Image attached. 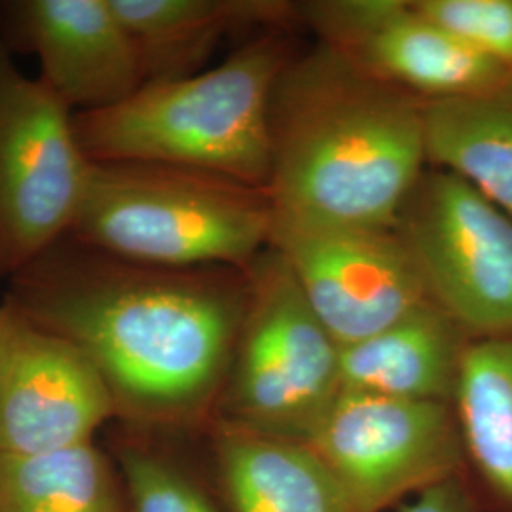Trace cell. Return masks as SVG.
Segmentation results:
<instances>
[{
  "label": "cell",
  "mask_w": 512,
  "mask_h": 512,
  "mask_svg": "<svg viewBox=\"0 0 512 512\" xmlns=\"http://www.w3.org/2000/svg\"><path fill=\"white\" fill-rule=\"evenodd\" d=\"M4 302L82 349L118 412L186 425L217 414L249 275L137 262L67 236L8 279Z\"/></svg>",
  "instance_id": "6da1fadb"
},
{
  "label": "cell",
  "mask_w": 512,
  "mask_h": 512,
  "mask_svg": "<svg viewBox=\"0 0 512 512\" xmlns=\"http://www.w3.org/2000/svg\"><path fill=\"white\" fill-rule=\"evenodd\" d=\"M275 219L393 230L425 173L421 99L327 46L291 59L270 107Z\"/></svg>",
  "instance_id": "7a4b0ae2"
},
{
  "label": "cell",
  "mask_w": 512,
  "mask_h": 512,
  "mask_svg": "<svg viewBox=\"0 0 512 512\" xmlns=\"http://www.w3.org/2000/svg\"><path fill=\"white\" fill-rule=\"evenodd\" d=\"M291 59L287 40L268 31L213 69L147 82L112 109L74 114L80 147L92 162L181 165L266 190L272 95Z\"/></svg>",
  "instance_id": "3957f363"
},
{
  "label": "cell",
  "mask_w": 512,
  "mask_h": 512,
  "mask_svg": "<svg viewBox=\"0 0 512 512\" xmlns=\"http://www.w3.org/2000/svg\"><path fill=\"white\" fill-rule=\"evenodd\" d=\"M272 222L264 188L181 165L92 162L69 236L156 266L247 272Z\"/></svg>",
  "instance_id": "277c9868"
},
{
  "label": "cell",
  "mask_w": 512,
  "mask_h": 512,
  "mask_svg": "<svg viewBox=\"0 0 512 512\" xmlns=\"http://www.w3.org/2000/svg\"><path fill=\"white\" fill-rule=\"evenodd\" d=\"M247 275V311L213 421L308 442L344 391L342 348L274 247L268 245Z\"/></svg>",
  "instance_id": "5b68a950"
},
{
  "label": "cell",
  "mask_w": 512,
  "mask_h": 512,
  "mask_svg": "<svg viewBox=\"0 0 512 512\" xmlns=\"http://www.w3.org/2000/svg\"><path fill=\"white\" fill-rule=\"evenodd\" d=\"M90 167L73 110L0 38V279L69 236Z\"/></svg>",
  "instance_id": "8992f818"
},
{
  "label": "cell",
  "mask_w": 512,
  "mask_h": 512,
  "mask_svg": "<svg viewBox=\"0 0 512 512\" xmlns=\"http://www.w3.org/2000/svg\"><path fill=\"white\" fill-rule=\"evenodd\" d=\"M393 232L429 300L471 342L512 336V215L456 175L431 167Z\"/></svg>",
  "instance_id": "52a82bcc"
},
{
  "label": "cell",
  "mask_w": 512,
  "mask_h": 512,
  "mask_svg": "<svg viewBox=\"0 0 512 512\" xmlns=\"http://www.w3.org/2000/svg\"><path fill=\"white\" fill-rule=\"evenodd\" d=\"M359 512H385L465 475L454 403L344 389L306 442Z\"/></svg>",
  "instance_id": "ba28073f"
},
{
  "label": "cell",
  "mask_w": 512,
  "mask_h": 512,
  "mask_svg": "<svg viewBox=\"0 0 512 512\" xmlns=\"http://www.w3.org/2000/svg\"><path fill=\"white\" fill-rule=\"evenodd\" d=\"M270 247L287 262L311 310L340 348L431 302L393 230L272 222Z\"/></svg>",
  "instance_id": "9c48e42d"
},
{
  "label": "cell",
  "mask_w": 512,
  "mask_h": 512,
  "mask_svg": "<svg viewBox=\"0 0 512 512\" xmlns=\"http://www.w3.org/2000/svg\"><path fill=\"white\" fill-rule=\"evenodd\" d=\"M296 14L321 44L357 69L421 101L486 92L512 73L425 18L414 0H315Z\"/></svg>",
  "instance_id": "30bf717a"
},
{
  "label": "cell",
  "mask_w": 512,
  "mask_h": 512,
  "mask_svg": "<svg viewBox=\"0 0 512 512\" xmlns=\"http://www.w3.org/2000/svg\"><path fill=\"white\" fill-rule=\"evenodd\" d=\"M114 414L109 385L82 349L0 304V454L90 442Z\"/></svg>",
  "instance_id": "8fae6325"
},
{
  "label": "cell",
  "mask_w": 512,
  "mask_h": 512,
  "mask_svg": "<svg viewBox=\"0 0 512 512\" xmlns=\"http://www.w3.org/2000/svg\"><path fill=\"white\" fill-rule=\"evenodd\" d=\"M0 38L37 57L38 78L74 114L112 109L145 84L110 0H4Z\"/></svg>",
  "instance_id": "7c38bea8"
},
{
  "label": "cell",
  "mask_w": 512,
  "mask_h": 512,
  "mask_svg": "<svg viewBox=\"0 0 512 512\" xmlns=\"http://www.w3.org/2000/svg\"><path fill=\"white\" fill-rule=\"evenodd\" d=\"M110 4L133 40L145 84L202 73L226 35L275 27L296 14V4L277 0H110Z\"/></svg>",
  "instance_id": "4fadbf2b"
},
{
  "label": "cell",
  "mask_w": 512,
  "mask_h": 512,
  "mask_svg": "<svg viewBox=\"0 0 512 512\" xmlns=\"http://www.w3.org/2000/svg\"><path fill=\"white\" fill-rule=\"evenodd\" d=\"M471 340L433 302L342 348V387L410 401L454 403Z\"/></svg>",
  "instance_id": "5bb4252c"
},
{
  "label": "cell",
  "mask_w": 512,
  "mask_h": 512,
  "mask_svg": "<svg viewBox=\"0 0 512 512\" xmlns=\"http://www.w3.org/2000/svg\"><path fill=\"white\" fill-rule=\"evenodd\" d=\"M220 486L230 512H359L306 442L213 421Z\"/></svg>",
  "instance_id": "9a60e30c"
},
{
  "label": "cell",
  "mask_w": 512,
  "mask_h": 512,
  "mask_svg": "<svg viewBox=\"0 0 512 512\" xmlns=\"http://www.w3.org/2000/svg\"><path fill=\"white\" fill-rule=\"evenodd\" d=\"M425 160L512 215V82L421 101Z\"/></svg>",
  "instance_id": "2e32d148"
},
{
  "label": "cell",
  "mask_w": 512,
  "mask_h": 512,
  "mask_svg": "<svg viewBox=\"0 0 512 512\" xmlns=\"http://www.w3.org/2000/svg\"><path fill=\"white\" fill-rule=\"evenodd\" d=\"M454 408L467 469L499 507L512 512V336L467 344Z\"/></svg>",
  "instance_id": "e0dca14e"
},
{
  "label": "cell",
  "mask_w": 512,
  "mask_h": 512,
  "mask_svg": "<svg viewBox=\"0 0 512 512\" xmlns=\"http://www.w3.org/2000/svg\"><path fill=\"white\" fill-rule=\"evenodd\" d=\"M0 512H126L103 454L90 442L0 454Z\"/></svg>",
  "instance_id": "ac0fdd59"
},
{
  "label": "cell",
  "mask_w": 512,
  "mask_h": 512,
  "mask_svg": "<svg viewBox=\"0 0 512 512\" xmlns=\"http://www.w3.org/2000/svg\"><path fill=\"white\" fill-rule=\"evenodd\" d=\"M463 46L512 73V0H414Z\"/></svg>",
  "instance_id": "d6986e66"
},
{
  "label": "cell",
  "mask_w": 512,
  "mask_h": 512,
  "mask_svg": "<svg viewBox=\"0 0 512 512\" xmlns=\"http://www.w3.org/2000/svg\"><path fill=\"white\" fill-rule=\"evenodd\" d=\"M122 469L131 512H220L190 476L150 450L126 448Z\"/></svg>",
  "instance_id": "ffe728a7"
},
{
  "label": "cell",
  "mask_w": 512,
  "mask_h": 512,
  "mask_svg": "<svg viewBox=\"0 0 512 512\" xmlns=\"http://www.w3.org/2000/svg\"><path fill=\"white\" fill-rule=\"evenodd\" d=\"M476 497L467 476H456L408 499L397 512H476Z\"/></svg>",
  "instance_id": "44dd1931"
}]
</instances>
